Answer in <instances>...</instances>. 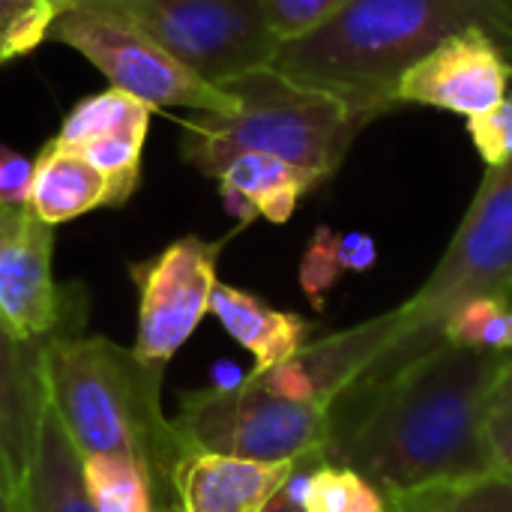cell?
Returning a JSON list of instances; mask_svg holds the SVG:
<instances>
[{
  "mask_svg": "<svg viewBox=\"0 0 512 512\" xmlns=\"http://www.w3.org/2000/svg\"><path fill=\"white\" fill-rule=\"evenodd\" d=\"M512 351L441 342L363 399L330 411L327 459L366 477L405 512H435L456 489L495 474L489 396Z\"/></svg>",
  "mask_w": 512,
  "mask_h": 512,
  "instance_id": "1",
  "label": "cell"
},
{
  "mask_svg": "<svg viewBox=\"0 0 512 512\" xmlns=\"http://www.w3.org/2000/svg\"><path fill=\"white\" fill-rule=\"evenodd\" d=\"M468 27H483L512 60V0H354L321 27L279 42L270 66L339 96L372 123L396 105L405 69Z\"/></svg>",
  "mask_w": 512,
  "mask_h": 512,
  "instance_id": "2",
  "label": "cell"
},
{
  "mask_svg": "<svg viewBox=\"0 0 512 512\" xmlns=\"http://www.w3.org/2000/svg\"><path fill=\"white\" fill-rule=\"evenodd\" d=\"M477 297L512 303V159L486 171L474 204L426 285L393 312L339 333L357 378L333 408L363 399L438 348L447 318Z\"/></svg>",
  "mask_w": 512,
  "mask_h": 512,
  "instance_id": "3",
  "label": "cell"
},
{
  "mask_svg": "<svg viewBox=\"0 0 512 512\" xmlns=\"http://www.w3.org/2000/svg\"><path fill=\"white\" fill-rule=\"evenodd\" d=\"M42 375L48 408L78 456L138 462L165 507L183 453L162 414V369L105 336H54L42 342Z\"/></svg>",
  "mask_w": 512,
  "mask_h": 512,
  "instance_id": "4",
  "label": "cell"
},
{
  "mask_svg": "<svg viewBox=\"0 0 512 512\" xmlns=\"http://www.w3.org/2000/svg\"><path fill=\"white\" fill-rule=\"evenodd\" d=\"M237 99L231 114L195 111L183 120V159L207 177L240 153L276 156L324 183L366 126L339 96L303 87L273 66L216 84Z\"/></svg>",
  "mask_w": 512,
  "mask_h": 512,
  "instance_id": "5",
  "label": "cell"
},
{
  "mask_svg": "<svg viewBox=\"0 0 512 512\" xmlns=\"http://www.w3.org/2000/svg\"><path fill=\"white\" fill-rule=\"evenodd\" d=\"M171 429L180 453L297 462L327 456L330 411L315 402L288 399L252 372L234 387L183 393Z\"/></svg>",
  "mask_w": 512,
  "mask_h": 512,
  "instance_id": "6",
  "label": "cell"
},
{
  "mask_svg": "<svg viewBox=\"0 0 512 512\" xmlns=\"http://www.w3.org/2000/svg\"><path fill=\"white\" fill-rule=\"evenodd\" d=\"M123 15L207 84L273 63L279 36L264 0H90Z\"/></svg>",
  "mask_w": 512,
  "mask_h": 512,
  "instance_id": "7",
  "label": "cell"
},
{
  "mask_svg": "<svg viewBox=\"0 0 512 512\" xmlns=\"http://www.w3.org/2000/svg\"><path fill=\"white\" fill-rule=\"evenodd\" d=\"M48 39L84 54L111 81V87L126 90L153 111L192 108L231 114L237 108V99L222 87L207 84L123 15L90 0H78L60 9Z\"/></svg>",
  "mask_w": 512,
  "mask_h": 512,
  "instance_id": "8",
  "label": "cell"
},
{
  "mask_svg": "<svg viewBox=\"0 0 512 512\" xmlns=\"http://www.w3.org/2000/svg\"><path fill=\"white\" fill-rule=\"evenodd\" d=\"M222 243L180 237L159 255L129 267L138 291L135 357L150 366H165L210 312L216 285V261Z\"/></svg>",
  "mask_w": 512,
  "mask_h": 512,
  "instance_id": "9",
  "label": "cell"
},
{
  "mask_svg": "<svg viewBox=\"0 0 512 512\" xmlns=\"http://www.w3.org/2000/svg\"><path fill=\"white\" fill-rule=\"evenodd\" d=\"M0 318L27 342L60 336L66 318L54 282V228L27 204H0Z\"/></svg>",
  "mask_w": 512,
  "mask_h": 512,
  "instance_id": "10",
  "label": "cell"
},
{
  "mask_svg": "<svg viewBox=\"0 0 512 512\" xmlns=\"http://www.w3.org/2000/svg\"><path fill=\"white\" fill-rule=\"evenodd\" d=\"M510 81L512 60L501 45L483 27H468L405 69L396 84V102H420L474 117L495 108L510 93Z\"/></svg>",
  "mask_w": 512,
  "mask_h": 512,
  "instance_id": "11",
  "label": "cell"
},
{
  "mask_svg": "<svg viewBox=\"0 0 512 512\" xmlns=\"http://www.w3.org/2000/svg\"><path fill=\"white\" fill-rule=\"evenodd\" d=\"M48 408L42 342H27L0 318V480L9 498L24 486Z\"/></svg>",
  "mask_w": 512,
  "mask_h": 512,
  "instance_id": "12",
  "label": "cell"
},
{
  "mask_svg": "<svg viewBox=\"0 0 512 512\" xmlns=\"http://www.w3.org/2000/svg\"><path fill=\"white\" fill-rule=\"evenodd\" d=\"M297 462L183 453L171 468V492L183 512H261L288 483Z\"/></svg>",
  "mask_w": 512,
  "mask_h": 512,
  "instance_id": "13",
  "label": "cell"
},
{
  "mask_svg": "<svg viewBox=\"0 0 512 512\" xmlns=\"http://www.w3.org/2000/svg\"><path fill=\"white\" fill-rule=\"evenodd\" d=\"M210 315H216V321L255 357L252 372L288 363L306 348L309 321L294 312H279L249 291L216 282L210 294Z\"/></svg>",
  "mask_w": 512,
  "mask_h": 512,
  "instance_id": "14",
  "label": "cell"
},
{
  "mask_svg": "<svg viewBox=\"0 0 512 512\" xmlns=\"http://www.w3.org/2000/svg\"><path fill=\"white\" fill-rule=\"evenodd\" d=\"M27 207L54 228L96 207H108V180L75 150L51 138L33 159Z\"/></svg>",
  "mask_w": 512,
  "mask_h": 512,
  "instance_id": "15",
  "label": "cell"
},
{
  "mask_svg": "<svg viewBox=\"0 0 512 512\" xmlns=\"http://www.w3.org/2000/svg\"><path fill=\"white\" fill-rule=\"evenodd\" d=\"M12 512H96L84 492L81 456L51 408H45L36 456L24 486L12 498Z\"/></svg>",
  "mask_w": 512,
  "mask_h": 512,
  "instance_id": "16",
  "label": "cell"
},
{
  "mask_svg": "<svg viewBox=\"0 0 512 512\" xmlns=\"http://www.w3.org/2000/svg\"><path fill=\"white\" fill-rule=\"evenodd\" d=\"M216 180H219V192L243 198L258 216H264L276 225L288 222L297 210V201L309 189L318 186L300 168H294L276 156H267V153L234 156Z\"/></svg>",
  "mask_w": 512,
  "mask_h": 512,
  "instance_id": "17",
  "label": "cell"
},
{
  "mask_svg": "<svg viewBox=\"0 0 512 512\" xmlns=\"http://www.w3.org/2000/svg\"><path fill=\"white\" fill-rule=\"evenodd\" d=\"M84 492L96 512H156V489L138 462L114 456L81 459Z\"/></svg>",
  "mask_w": 512,
  "mask_h": 512,
  "instance_id": "18",
  "label": "cell"
},
{
  "mask_svg": "<svg viewBox=\"0 0 512 512\" xmlns=\"http://www.w3.org/2000/svg\"><path fill=\"white\" fill-rule=\"evenodd\" d=\"M150 126H132L87 138L69 150L87 159L105 180H108V207H120L132 198L141 180V153ZM66 147V144H63Z\"/></svg>",
  "mask_w": 512,
  "mask_h": 512,
  "instance_id": "19",
  "label": "cell"
},
{
  "mask_svg": "<svg viewBox=\"0 0 512 512\" xmlns=\"http://www.w3.org/2000/svg\"><path fill=\"white\" fill-rule=\"evenodd\" d=\"M153 108L144 105L141 99L129 96L120 87H108L96 96L81 99L63 120L57 141L66 147H75L87 138L117 132V129H132V126H150Z\"/></svg>",
  "mask_w": 512,
  "mask_h": 512,
  "instance_id": "20",
  "label": "cell"
},
{
  "mask_svg": "<svg viewBox=\"0 0 512 512\" xmlns=\"http://www.w3.org/2000/svg\"><path fill=\"white\" fill-rule=\"evenodd\" d=\"M444 342L477 351H512V303L498 297L462 303L444 324Z\"/></svg>",
  "mask_w": 512,
  "mask_h": 512,
  "instance_id": "21",
  "label": "cell"
},
{
  "mask_svg": "<svg viewBox=\"0 0 512 512\" xmlns=\"http://www.w3.org/2000/svg\"><path fill=\"white\" fill-rule=\"evenodd\" d=\"M306 512H384L381 492L351 468L318 465L303 492Z\"/></svg>",
  "mask_w": 512,
  "mask_h": 512,
  "instance_id": "22",
  "label": "cell"
},
{
  "mask_svg": "<svg viewBox=\"0 0 512 512\" xmlns=\"http://www.w3.org/2000/svg\"><path fill=\"white\" fill-rule=\"evenodd\" d=\"M48 0H0V66L36 51L54 24Z\"/></svg>",
  "mask_w": 512,
  "mask_h": 512,
  "instance_id": "23",
  "label": "cell"
},
{
  "mask_svg": "<svg viewBox=\"0 0 512 512\" xmlns=\"http://www.w3.org/2000/svg\"><path fill=\"white\" fill-rule=\"evenodd\" d=\"M345 264L339 255V234L327 225H321L300 261V288L312 300L315 309H324V294L342 279Z\"/></svg>",
  "mask_w": 512,
  "mask_h": 512,
  "instance_id": "24",
  "label": "cell"
},
{
  "mask_svg": "<svg viewBox=\"0 0 512 512\" xmlns=\"http://www.w3.org/2000/svg\"><path fill=\"white\" fill-rule=\"evenodd\" d=\"M348 3L354 0H264V9L279 42H288L321 27Z\"/></svg>",
  "mask_w": 512,
  "mask_h": 512,
  "instance_id": "25",
  "label": "cell"
},
{
  "mask_svg": "<svg viewBox=\"0 0 512 512\" xmlns=\"http://www.w3.org/2000/svg\"><path fill=\"white\" fill-rule=\"evenodd\" d=\"M468 132L486 159L489 168H498L512 159V93H507L495 108L468 117Z\"/></svg>",
  "mask_w": 512,
  "mask_h": 512,
  "instance_id": "26",
  "label": "cell"
},
{
  "mask_svg": "<svg viewBox=\"0 0 512 512\" xmlns=\"http://www.w3.org/2000/svg\"><path fill=\"white\" fill-rule=\"evenodd\" d=\"M486 435L495 456V471L512 477V360L501 372L489 405H486Z\"/></svg>",
  "mask_w": 512,
  "mask_h": 512,
  "instance_id": "27",
  "label": "cell"
},
{
  "mask_svg": "<svg viewBox=\"0 0 512 512\" xmlns=\"http://www.w3.org/2000/svg\"><path fill=\"white\" fill-rule=\"evenodd\" d=\"M435 512H512V477L489 474L447 495Z\"/></svg>",
  "mask_w": 512,
  "mask_h": 512,
  "instance_id": "28",
  "label": "cell"
},
{
  "mask_svg": "<svg viewBox=\"0 0 512 512\" xmlns=\"http://www.w3.org/2000/svg\"><path fill=\"white\" fill-rule=\"evenodd\" d=\"M33 183V159L0 144V204H27Z\"/></svg>",
  "mask_w": 512,
  "mask_h": 512,
  "instance_id": "29",
  "label": "cell"
},
{
  "mask_svg": "<svg viewBox=\"0 0 512 512\" xmlns=\"http://www.w3.org/2000/svg\"><path fill=\"white\" fill-rule=\"evenodd\" d=\"M324 456H306L294 465V474L288 477V483L276 492V498L264 507L261 512H306L303 510V492H306V480L309 474L324 465Z\"/></svg>",
  "mask_w": 512,
  "mask_h": 512,
  "instance_id": "30",
  "label": "cell"
},
{
  "mask_svg": "<svg viewBox=\"0 0 512 512\" xmlns=\"http://www.w3.org/2000/svg\"><path fill=\"white\" fill-rule=\"evenodd\" d=\"M339 255H342L345 270L363 273L378 261V246L369 234L351 231V234H339Z\"/></svg>",
  "mask_w": 512,
  "mask_h": 512,
  "instance_id": "31",
  "label": "cell"
},
{
  "mask_svg": "<svg viewBox=\"0 0 512 512\" xmlns=\"http://www.w3.org/2000/svg\"><path fill=\"white\" fill-rule=\"evenodd\" d=\"M0 512H12V498H9V492H6V486H3V480H0Z\"/></svg>",
  "mask_w": 512,
  "mask_h": 512,
  "instance_id": "32",
  "label": "cell"
},
{
  "mask_svg": "<svg viewBox=\"0 0 512 512\" xmlns=\"http://www.w3.org/2000/svg\"><path fill=\"white\" fill-rule=\"evenodd\" d=\"M156 512H183V510H180V504H177V501H168L165 507H156Z\"/></svg>",
  "mask_w": 512,
  "mask_h": 512,
  "instance_id": "33",
  "label": "cell"
},
{
  "mask_svg": "<svg viewBox=\"0 0 512 512\" xmlns=\"http://www.w3.org/2000/svg\"><path fill=\"white\" fill-rule=\"evenodd\" d=\"M48 3L60 12V9H66V6H72V3H78V0H48Z\"/></svg>",
  "mask_w": 512,
  "mask_h": 512,
  "instance_id": "34",
  "label": "cell"
},
{
  "mask_svg": "<svg viewBox=\"0 0 512 512\" xmlns=\"http://www.w3.org/2000/svg\"><path fill=\"white\" fill-rule=\"evenodd\" d=\"M384 512H387V510H384Z\"/></svg>",
  "mask_w": 512,
  "mask_h": 512,
  "instance_id": "35",
  "label": "cell"
}]
</instances>
